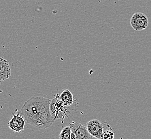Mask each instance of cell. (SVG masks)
<instances>
[{
    "mask_svg": "<svg viewBox=\"0 0 151 139\" xmlns=\"http://www.w3.org/2000/svg\"><path fill=\"white\" fill-rule=\"evenodd\" d=\"M67 106L64 105L61 100L60 96L58 95L51 100L50 106V111L55 121L58 119H64L65 116H67Z\"/></svg>",
    "mask_w": 151,
    "mask_h": 139,
    "instance_id": "6da1fadb",
    "label": "cell"
},
{
    "mask_svg": "<svg viewBox=\"0 0 151 139\" xmlns=\"http://www.w3.org/2000/svg\"><path fill=\"white\" fill-rule=\"evenodd\" d=\"M149 21L147 16L142 12L134 13L130 19V25L134 30L142 31L148 26Z\"/></svg>",
    "mask_w": 151,
    "mask_h": 139,
    "instance_id": "7a4b0ae2",
    "label": "cell"
},
{
    "mask_svg": "<svg viewBox=\"0 0 151 139\" xmlns=\"http://www.w3.org/2000/svg\"><path fill=\"white\" fill-rule=\"evenodd\" d=\"M25 121H26L23 115L16 110L15 112L12 113V117L9 121L8 125L10 130L12 131L17 133H21L24 130Z\"/></svg>",
    "mask_w": 151,
    "mask_h": 139,
    "instance_id": "3957f363",
    "label": "cell"
},
{
    "mask_svg": "<svg viewBox=\"0 0 151 139\" xmlns=\"http://www.w3.org/2000/svg\"><path fill=\"white\" fill-rule=\"evenodd\" d=\"M72 132L74 133L76 139H91L94 138L88 131L87 127L78 122L73 121L69 124Z\"/></svg>",
    "mask_w": 151,
    "mask_h": 139,
    "instance_id": "277c9868",
    "label": "cell"
},
{
    "mask_svg": "<svg viewBox=\"0 0 151 139\" xmlns=\"http://www.w3.org/2000/svg\"><path fill=\"white\" fill-rule=\"evenodd\" d=\"M87 128L89 133L94 138L102 139L103 132V124L99 120L93 119L88 121L87 124Z\"/></svg>",
    "mask_w": 151,
    "mask_h": 139,
    "instance_id": "5b68a950",
    "label": "cell"
},
{
    "mask_svg": "<svg viewBox=\"0 0 151 139\" xmlns=\"http://www.w3.org/2000/svg\"><path fill=\"white\" fill-rule=\"evenodd\" d=\"M11 76V68L9 62L3 57H0V80L4 81Z\"/></svg>",
    "mask_w": 151,
    "mask_h": 139,
    "instance_id": "8992f818",
    "label": "cell"
},
{
    "mask_svg": "<svg viewBox=\"0 0 151 139\" xmlns=\"http://www.w3.org/2000/svg\"><path fill=\"white\" fill-rule=\"evenodd\" d=\"M61 100L67 106H72L74 102V97L70 91L66 89L63 91L60 95Z\"/></svg>",
    "mask_w": 151,
    "mask_h": 139,
    "instance_id": "52a82bcc",
    "label": "cell"
},
{
    "mask_svg": "<svg viewBox=\"0 0 151 139\" xmlns=\"http://www.w3.org/2000/svg\"><path fill=\"white\" fill-rule=\"evenodd\" d=\"M71 133H72V131L70 128V126H66L62 129L59 134V138L61 139H70Z\"/></svg>",
    "mask_w": 151,
    "mask_h": 139,
    "instance_id": "ba28073f",
    "label": "cell"
},
{
    "mask_svg": "<svg viewBox=\"0 0 151 139\" xmlns=\"http://www.w3.org/2000/svg\"><path fill=\"white\" fill-rule=\"evenodd\" d=\"M112 130H103L102 135V139H113L114 138V133L112 132Z\"/></svg>",
    "mask_w": 151,
    "mask_h": 139,
    "instance_id": "9c48e42d",
    "label": "cell"
},
{
    "mask_svg": "<svg viewBox=\"0 0 151 139\" xmlns=\"http://www.w3.org/2000/svg\"><path fill=\"white\" fill-rule=\"evenodd\" d=\"M70 139H76V135L74 134V133H73V132L71 133V134H70Z\"/></svg>",
    "mask_w": 151,
    "mask_h": 139,
    "instance_id": "30bf717a",
    "label": "cell"
},
{
    "mask_svg": "<svg viewBox=\"0 0 151 139\" xmlns=\"http://www.w3.org/2000/svg\"><path fill=\"white\" fill-rule=\"evenodd\" d=\"M1 82H2V81L0 80V84H1Z\"/></svg>",
    "mask_w": 151,
    "mask_h": 139,
    "instance_id": "8fae6325",
    "label": "cell"
}]
</instances>
